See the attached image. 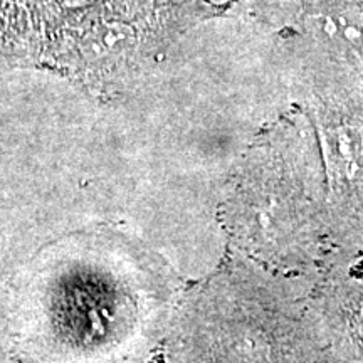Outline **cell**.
Returning <instances> with one entry per match:
<instances>
[{
  "label": "cell",
  "instance_id": "obj_1",
  "mask_svg": "<svg viewBox=\"0 0 363 363\" xmlns=\"http://www.w3.org/2000/svg\"><path fill=\"white\" fill-rule=\"evenodd\" d=\"M224 227L233 256L286 278L313 281L337 261L315 140L286 130L254 143L230 182Z\"/></svg>",
  "mask_w": 363,
  "mask_h": 363
},
{
  "label": "cell",
  "instance_id": "obj_2",
  "mask_svg": "<svg viewBox=\"0 0 363 363\" xmlns=\"http://www.w3.org/2000/svg\"><path fill=\"white\" fill-rule=\"evenodd\" d=\"M177 348L187 363H345L318 315L310 279L235 256L185 306Z\"/></svg>",
  "mask_w": 363,
  "mask_h": 363
},
{
  "label": "cell",
  "instance_id": "obj_3",
  "mask_svg": "<svg viewBox=\"0 0 363 363\" xmlns=\"http://www.w3.org/2000/svg\"><path fill=\"white\" fill-rule=\"evenodd\" d=\"M320 155L338 256L363 252V120H321Z\"/></svg>",
  "mask_w": 363,
  "mask_h": 363
},
{
  "label": "cell",
  "instance_id": "obj_4",
  "mask_svg": "<svg viewBox=\"0 0 363 363\" xmlns=\"http://www.w3.org/2000/svg\"><path fill=\"white\" fill-rule=\"evenodd\" d=\"M311 296L338 357L363 363V252L331 262L311 281Z\"/></svg>",
  "mask_w": 363,
  "mask_h": 363
},
{
  "label": "cell",
  "instance_id": "obj_5",
  "mask_svg": "<svg viewBox=\"0 0 363 363\" xmlns=\"http://www.w3.org/2000/svg\"><path fill=\"white\" fill-rule=\"evenodd\" d=\"M135 30L123 22H106L91 29L83 39V51L91 61H108L133 48Z\"/></svg>",
  "mask_w": 363,
  "mask_h": 363
},
{
  "label": "cell",
  "instance_id": "obj_6",
  "mask_svg": "<svg viewBox=\"0 0 363 363\" xmlns=\"http://www.w3.org/2000/svg\"><path fill=\"white\" fill-rule=\"evenodd\" d=\"M66 7L69 9H83L88 6H93V4L99 2V0H62Z\"/></svg>",
  "mask_w": 363,
  "mask_h": 363
}]
</instances>
